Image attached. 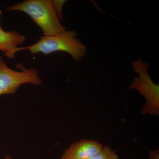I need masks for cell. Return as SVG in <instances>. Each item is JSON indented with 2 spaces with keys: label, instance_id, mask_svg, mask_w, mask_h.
<instances>
[{
  "label": "cell",
  "instance_id": "5b68a950",
  "mask_svg": "<svg viewBox=\"0 0 159 159\" xmlns=\"http://www.w3.org/2000/svg\"><path fill=\"white\" fill-rule=\"evenodd\" d=\"M103 147L95 140L83 139L71 144L65 150L61 159H87L99 152Z\"/></svg>",
  "mask_w": 159,
  "mask_h": 159
},
{
  "label": "cell",
  "instance_id": "8992f818",
  "mask_svg": "<svg viewBox=\"0 0 159 159\" xmlns=\"http://www.w3.org/2000/svg\"><path fill=\"white\" fill-rule=\"evenodd\" d=\"M25 40V36L17 31H5L0 26V51L8 58H14L16 49Z\"/></svg>",
  "mask_w": 159,
  "mask_h": 159
},
{
  "label": "cell",
  "instance_id": "8fae6325",
  "mask_svg": "<svg viewBox=\"0 0 159 159\" xmlns=\"http://www.w3.org/2000/svg\"><path fill=\"white\" fill-rule=\"evenodd\" d=\"M2 11H1V10H0V21H1V15H2Z\"/></svg>",
  "mask_w": 159,
  "mask_h": 159
},
{
  "label": "cell",
  "instance_id": "52a82bcc",
  "mask_svg": "<svg viewBox=\"0 0 159 159\" xmlns=\"http://www.w3.org/2000/svg\"><path fill=\"white\" fill-rule=\"evenodd\" d=\"M87 159H119V157L115 150L106 145L99 152Z\"/></svg>",
  "mask_w": 159,
  "mask_h": 159
},
{
  "label": "cell",
  "instance_id": "ba28073f",
  "mask_svg": "<svg viewBox=\"0 0 159 159\" xmlns=\"http://www.w3.org/2000/svg\"><path fill=\"white\" fill-rule=\"evenodd\" d=\"M65 2L66 1H60V0L52 1V5H53L54 11L60 21L62 20V8Z\"/></svg>",
  "mask_w": 159,
  "mask_h": 159
},
{
  "label": "cell",
  "instance_id": "3957f363",
  "mask_svg": "<svg viewBox=\"0 0 159 159\" xmlns=\"http://www.w3.org/2000/svg\"><path fill=\"white\" fill-rule=\"evenodd\" d=\"M134 70L139 75L135 77L129 88L139 91L144 96L146 103L143 106L142 115L149 114L152 116L159 115V84L155 83L148 73V65L138 58L132 61Z\"/></svg>",
  "mask_w": 159,
  "mask_h": 159
},
{
  "label": "cell",
  "instance_id": "7a4b0ae2",
  "mask_svg": "<svg viewBox=\"0 0 159 159\" xmlns=\"http://www.w3.org/2000/svg\"><path fill=\"white\" fill-rule=\"evenodd\" d=\"M6 10L25 12L41 29L43 35H54L66 30L54 11L51 0H27L8 6Z\"/></svg>",
  "mask_w": 159,
  "mask_h": 159
},
{
  "label": "cell",
  "instance_id": "9c48e42d",
  "mask_svg": "<svg viewBox=\"0 0 159 159\" xmlns=\"http://www.w3.org/2000/svg\"><path fill=\"white\" fill-rule=\"evenodd\" d=\"M148 159H159V149L151 151L149 152Z\"/></svg>",
  "mask_w": 159,
  "mask_h": 159
},
{
  "label": "cell",
  "instance_id": "277c9868",
  "mask_svg": "<svg viewBox=\"0 0 159 159\" xmlns=\"http://www.w3.org/2000/svg\"><path fill=\"white\" fill-rule=\"evenodd\" d=\"M16 67L20 69V71L10 68L0 55V96L14 94L20 86L25 84L35 85L41 84L37 70L25 68L20 64Z\"/></svg>",
  "mask_w": 159,
  "mask_h": 159
},
{
  "label": "cell",
  "instance_id": "6da1fadb",
  "mask_svg": "<svg viewBox=\"0 0 159 159\" xmlns=\"http://www.w3.org/2000/svg\"><path fill=\"white\" fill-rule=\"evenodd\" d=\"M77 33L67 31L54 35H43L31 45L16 49L19 51L28 50L31 54L42 53L48 55L56 52L68 53L75 61H80L85 56L86 48L80 40L76 38Z\"/></svg>",
  "mask_w": 159,
  "mask_h": 159
},
{
  "label": "cell",
  "instance_id": "30bf717a",
  "mask_svg": "<svg viewBox=\"0 0 159 159\" xmlns=\"http://www.w3.org/2000/svg\"><path fill=\"white\" fill-rule=\"evenodd\" d=\"M4 159H12L11 157L8 154H6L5 156V158Z\"/></svg>",
  "mask_w": 159,
  "mask_h": 159
}]
</instances>
